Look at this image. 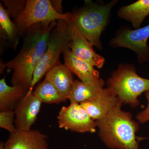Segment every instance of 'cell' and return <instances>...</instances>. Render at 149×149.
<instances>
[{
  "instance_id": "1",
  "label": "cell",
  "mask_w": 149,
  "mask_h": 149,
  "mask_svg": "<svg viewBox=\"0 0 149 149\" xmlns=\"http://www.w3.org/2000/svg\"><path fill=\"white\" fill-rule=\"evenodd\" d=\"M57 21L37 23L26 32L19 52L5 64L13 70L12 85L30 89L34 71L45 52L50 35Z\"/></svg>"
},
{
  "instance_id": "2",
  "label": "cell",
  "mask_w": 149,
  "mask_h": 149,
  "mask_svg": "<svg viewBox=\"0 0 149 149\" xmlns=\"http://www.w3.org/2000/svg\"><path fill=\"white\" fill-rule=\"evenodd\" d=\"M118 104L106 116L96 120L99 135L108 148L111 149H139L141 138L137 137L139 125L132 114L121 109Z\"/></svg>"
},
{
  "instance_id": "3",
  "label": "cell",
  "mask_w": 149,
  "mask_h": 149,
  "mask_svg": "<svg viewBox=\"0 0 149 149\" xmlns=\"http://www.w3.org/2000/svg\"><path fill=\"white\" fill-rule=\"evenodd\" d=\"M121 103L133 108L140 105L139 96L149 90V79L139 76L131 65H121L107 81Z\"/></svg>"
},
{
  "instance_id": "4",
  "label": "cell",
  "mask_w": 149,
  "mask_h": 149,
  "mask_svg": "<svg viewBox=\"0 0 149 149\" xmlns=\"http://www.w3.org/2000/svg\"><path fill=\"white\" fill-rule=\"evenodd\" d=\"M117 2L113 1L100 5L90 2L73 14L72 21L76 24L82 35L93 46L102 49L100 37L105 28L112 8Z\"/></svg>"
},
{
  "instance_id": "5",
  "label": "cell",
  "mask_w": 149,
  "mask_h": 149,
  "mask_svg": "<svg viewBox=\"0 0 149 149\" xmlns=\"http://www.w3.org/2000/svg\"><path fill=\"white\" fill-rule=\"evenodd\" d=\"M73 14L59 13L49 0H27L24 9L15 19L18 36L26 33L34 24L48 21H72Z\"/></svg>"
},
{
  "instance_id": "6",
  "label": "cell",
  "mask_w": 149,
  "mask_h": 149,
  "mask_svg": "<svg viewBox=\"0 0 149 149\" xmlns=\"http://www.w3.org/2000/svg\"><path fill=\"white\" fill-rule=\"evenodd\" d=\"M67 21L60 20L51 32L45 54L34 71L32 85H35L46 75L48 71L59 62L60 56L68 47L69 37L67 31Z\"/></svg>"
},
{
  "instance_id": "7",
  "label": "cell",
  "mask_w": 149,
  "mask_h": 149,
  "mask_svg": "<svg viewBox=\"0 0 149 149\" xmlns=\"http://www.w3.org/2000/svg\"><path fill=\"white\" fill-rule=\"evenodd\" d=\"M57 118L61 129L80 133H94L97 130L95 120L80 104L70 102L68 106L63 107Z\"/></svg>"
},
{
  "instance_id": "8",
  "label": "cell",
  "mask_w": 149,
  "mask_h": 149,
  "mask_svg": "<svg viewBox=\"0 0 149 149\" xmlns=\"http://www.w3.org/2000/svg\"><path fill=\"white\" fill-rule=\"evenodd\" d=\"M149 24L135 30L125 29L118 34L111 41L114 47H122L130 49L137 55L138 61L143 63L149 61Z\"/></svg>"
},
{
  "instance_id": "9",
  "label": "cell",
  "mask_w": 149,
  "mask_h": 149,
  "mask_svg": "<svg viewBox=\"0 0 149 149\" xmlns=\"http://www.w3.org/2000/svg\"><path fill=\"white\" fill-rule=\"evenodd\" d=\"M67 31L69 37L68 47L72 53L93 66L102 68L104 63V58L96 53L93 45L82 35L73 22H68Z\"/></svg>"
},
{
  "instance_id": "10",
  "label": "cell",
  "mask_w": 149,
  "mask_h": 149,
  "mask_svg": "<svg viewBox=\"0 0 149 149\" xmlns=\"http://www.w3.org/2000/svg\"><path fill=\"white\" fill-rule=\"evenodd\" d=\"M42 102L29 90L14 109L15 125L18 130H29L35 124L40 113Z\"/></svg>"
},
{
  "instance_id": "11",
  "label": "cell",
  "mask_w": 149,
  "mask_h": 149,
  "mask_svg": "<svg viewBox=\"0 0 149 149\" xmlns=\"http://www.w3.org/2000/svg\"><path fill=\"white\" fill-rule=\"evenodd\" d=\"M64 65L86 85L103 88L104 82L98 70L87 62L80 59L72 53L69 48L63 52Z\"/></svg>"
},
{
  "instance_id": "12",
  "label": "cell",
  "mask_w": 149,
  "mask_h": 149,
  "mask_svg": "<svg viewBox=\"0 0 149 149\" xmlns=\"http://www.w3.org/2000/svg\"><path fill=\"white\" fill-rule=\"evenodd\" d=\"M47 136L37 130H18L10 133L4 149H49Z\"/></svg>"
},
{
  "instance_id": "13",
  "label": "cell",
  "mask_w": 149,
  "mask_h": 149,
  "mask_svg": "<svg viewBox=\"0 0 149 149\" xmlns=\"http://www.w3.org/2000/svg\"><path fill=\"white\" fill-rule=\"evenodd\" d=\"M120 103L114 91L108 87L103 88L95 99L80 104L96 121L106 116L112 109Z\"/></svg>"
},
{
  "instance_id": "14",
  "label": "cell",
  "mask_w": 149,
  "mask_h": 149,
  "mask_svg": "<svg viewBox=\"0 0 149 149\" xmlns=\"http://www.w3.org/2000/svg\"><path fill=\"white\" fill-rule=\"evenodd\" d=\"M45 79L50 82L68 100L74 80L73 73L67 67L59 62L48 71Z\"/></svg>"
},
{
  "instance_id": "15",
  "label": "cell",
  "mask_w": 149,
  "mask_h": 149,
  "mask_svg": "<svg viewBox=\"0 0 149 149\" xmlns=\"http://www.w3.org/2000/svg\"><path fill=\"white\" fill-rule=\"evenodd\" d=\"M29 90L21 86H9L5 78L0 80V111L13 110Z\"/></svg>"
},
{
  "instance_id": "16",
  "label": "cell",
  "mask_w": 149,
  "mask_h": 149,
  "mask_svg": "<svg viewBox=\"0 0 149 149\" xmlns=\"http://www.w3.org/2000/svg\"><path fill=\"white\" fill-rule=\"evenodd\" d=\"M149 15V0H139L120 8L118 16L130 22L136 29H139Z\"/></svg>"
},
{
  "instance_id": "17",
  "label": "cell",
  "mask_w": 149,
  "mask_h": 149,
  "mask_svg": "<svg viewBox=\"0 0 149 149\" xmlns=\"http://www.w3.org/2000/svg\"><path fill=\"white\" fill-rule=\"evenodd\" d=\"M103 88L90 86L82 81L74 80L68 100L70 102L78 104L91 100L98 95Z\"/></svg>"
},
{
  "instance_id": "18",
  "label": "cell",
  "mask_w": 149,
  "mask_h": 149,
  "mask_svg": "<svg viewBox=\"0 0 149 149\" xmlns=\"http://www.w3.org/2000/svg\"><path fill=\"white\" fill-rule=\"evenodd\" d=\"M33 93L44 103L59 104L68 100L50 82L46 79L37 85Z\"/></svg>"
},
{
  "instance_id": "19",
  "label": "cell",
  "mask_w": 149,
  "mask_h": 149,
  "mask_svg": "<svg viewBox=\"0 0 149 149\" xmlns=\"http://www.w3.org/2000/svg\"><path fill=\"white\" fill-rule=\"evenodd\" d=\"M0 25L5 36L14 43L15 47L16 48L18 42L16 26L11 20L8 12L1 2L0 3Z\"/></svg>"
},
{
  "instance_id": "20",
  "label": "cell",
  "mask_w": 149,
  "mask_h": 149,
  "mask_svg": "<svg viewBox=\"0 0 149 149\" xmlns=\"http://www.w3.org/2000/svg\"><path fill=\"white\" fill-rule=\"evenodd\" d=\"M15 114L13 110L0 111V127L10 133L16 132L15 125Z\"/></svg>"
},
{
  "instance_id": "21",
  "label": "cell",
  "mask_w": 149,
  "mask_h": 149,
  "mask_svg": "<svg viewBox=\"0 0 149 149\" xmlns=\"http://www.w3.org/2000/svg\"><path fill=\"white\" fill-rule=\"evenodd\" d=\"M7 8L10 16L15 19L22 12L26 4L27 1H3Z\"/></svg>"
},
{
  "instance_id": "22",
  "label": "cell",
  "mask_w": 149,
  "mask_h": 149,
  "mask_svg": "<svg viewBox=\"0 0 149 149\" xmlns=\"http://www.w3.org/2000/svg\"><path fill=\"white\" fill-rule=\"evenodd\" d=\"M145 97L148 101L146 108L137 114L136 119L141 123H145L149 121V90L145 93Z\"/></svg>"
},
{
  "instance_id": "23",
  "label": "cell",
  "mask_w": 149,
  "mask_h": 149,
  "mask_svg": "<svg viewBox=\"0 0 149 149\" xmlns=\"http://www.w3.org/2000/svg\"><path fill=\"white\" fill-rule=\"evenodd\" d=\"M51 2H52V3L53 6L55 5V6H53L54 8L59 13H63L62 12V1H51Z\"/></svg>"
},
{
  "instance_id": "24",
  "label": "cell",
  "mask_w": 149,
  "mask_h": 149,
  "mask_svg": "<svg viewBox=\"0 0 149 149\" xmlns=\"http://www.w3.org/2000/svg\"><path fill=\"white\" fill-rule=\"evenodd\" d=\"M4 143H3V141H1V143H0V149H4Z\"/></svg>"
},
{
  "instance_id": "25",
  "label": "cell",
  "mask_w": 149,
  "mask_h": 149,
  "mask_svg": "<svg viewBox=\"0 0 149 149\" xmlns=\"http://www.w3.org/2000/svg\"><path fill=\"white\" fill-rule=\"evenodd\" d=\"M148 139H149V138H148Z\"/></svg>"
}]
</instances>
